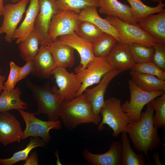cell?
<instances>
[{
  "label": "cell",
  "mask_w": 165,
  "mask_h": 165,
  "mask_svg": "<svg viewBox=\"0 0 165 165\" xmlns=\"http://www.w3.org/2000/svg\"><path fill=\"white\" fill-rule=\"evenodd\" d=\"M29 0H20L13 4L4 6L3 22L0 27V34L5 33L6 41L11 43L18 23L26 11Z\"/></svg>",
  "instance_id": "obj_10"
},
{
  "label": "cell",
  "mask_w": 165,
  "mask_h": 165,
  "mask_svg": "<svg viewBox=\"0 0 165 165\" xmlns=\"http://www.w3.org/2000/svg\"><path fill=\"white\" fill-rule=\"evenodd\" d=\"M128 45L131 54L136 64L152 62L154 50L153 47L136 42L130 43Z\"/></svg>",
  "instance_id": "obj_30"
},
{
  "label": "cell",
  "mask_w": 165,
  "mask_h": 165,
  "mask_svg": "<svg viewBox=\"0 0 165 165\" xmlns=\"http://www.w3.org/2000/svg\"><path fill=\"white\" fill-rule=\"evenodd\" d=\"M114 69L123 72L131 70L136 64L128 44L118 41L106 57Z\"/></svg>",
  "instance_id": "obj_17"
},
{
  "label": "cell",
  "mask_w": 165,
  "mask_h": 165,
  "mask_svg": "<svg viewBox=\"0 0 165 165\" xmlns=\"http://www.w3.org/2000/svg\"><path fill=\"white\" fill-rule=\"evenodd\" d=\"M34 62L33 60L26 62L25 64L21 67L17 82L25 78L30 73H31L33 69Z\"/></svg>",
  "instance_id": "obj_38"
},
{
  "label": "cell",
  "mask_w": 165,
  "mask_h": 165,
  "mask_svg": "<svg viewBox=\"0 0 165 165\" xmlns=\"http://www.w3.org/2000/svg\"><path fill=\"white\" fill-rule=\"evenodd\" d=\"M46 145L41 138L31 137L29 142L24 149L15 152L10 158H0V165H13L19 161L26 160L29 156L30 152L34 148L44 147Z\"/></svg>",
  "instance_id": "obj_29"
},
{
  "label": "cell",
  "mask_w": 165,
  "mask_h": 165,
  "mask_svg": "<svg viewBox=\"0 0 165 165\" xmlns=\"http://www.w3.org/2000/svg\"><path fill=\"white\" fill-rule=\"evenodd\" d=\"M154 110L152 104L149 102L146 111L141 112L140 121L130 122L126 127V132L129 135L134 148L140 152H143L150 163L148 151L158 148L162 144L158 129L153 123Z\"/></svg>",
  "instance_id": "obj_1"
},
{
  "label": "cell",
  "mask_w": 165,
  "mask_h": 165,
  "mask_svg": "<svg viewBox=\"0 0 165 165\" xmlns=\"http://www.w3.org/2000/svg\"><path fill=\"white\" fill-rule=\"evenodd\" d=\"M59 10H71L79 14L90 6L99 7L98 0H54Z\"/></svg>",
  "instance_id": "obj_33"
},
{
  "label": "cell",
  "mask_w": 165,
  "mask_h": 165,
  "mask_svg": "<svg viewBox=\"0 0 165 165\" xmlns=\"http://www.w3.org/2000/svg\"><path fill=\"white\" fill-rule=\"evenodd\" d=\"M121 146L120 141H113L105 153L94 154L85 148L82 154L85 160L92 165H121Z\"/></svg>",
  "instance_id": "obj_16"
},
{
  "label": "cell",
  "mask_w": 165,
  "mask_h": 165,
  "mask_svg": "<svg viewBox=\"0 0 165 165\" xmlns=\"http://www.w3.org/2000/svg\"><path fill=\"white\" fill-rule=\"evenodd\" d=\"M153 47L152 62L165 71V43L156 42Z\"/></svg>",
  "instance_id": "obj_36"
},
{
  "label": "cell",
  "mask_w": 165,
  "mask_h": 165,
  "mask_svg": "<svg viewBox=\"0 0 165 165\" xmlns=\"http://www.w3.org/2000/svg\"><path fill=\"white\" fill-rule=\"evenodd\" d=\"M9 73L6 82L4 85V89L12 90L16 84L20 67H19L13 61L9 64Z\"/></svg>",
  "instance_id": "obj_37"
},
{
  "label": "cell",
  "mask_w": 165,
  "mask_h": 165,
  "mask_svg": "<svg viewBox=\"0 0 165 165\" xmlns=\"http://www.w3.org/2000/svg\"><path fill=\"white\" fill-rule=\"evenodd\" d=\"M130 70L134 72L152 75L160 79L165 80V71L160 68L153 62L136 64Z\"/></svg>",
  "instance_id": "obj_35"
},
{
  "label": "cell",
  "mask_w": 165,
  "mask_h": 165,
  "mask_svg": "<svg viewBox=\"0 0 165 165\" xmlns=\"http://www.w3.org/2000/svg\"><path fill=\"white\" fill-rule=\"evenodd\" d=\"M149 0L153 2H157L160 3V2H162L164 0Z\"/></svg>",
  "instance_id": "obj_43"
},
{
  "label": "cell",
  "mask_w": 165,
  "mask_h": 165,
  "mask_svg": "<svg viewBox=\"0 0 165 165\" xmlns=\"http://www.w3.org/2000/svg\"><path fill=\"white\" fill-rule=\"evenodd\" d=\"M127 0L130 5L132 17L137 24L150 15L165 11V4L162 2L152 7L145 5L141 0Z\"/></svg>",
  "instance_id": "obj_27"
},
{
  "label": "cell",
  "mask_w": 165,
  "mask_h": 165,
  "mask_svg": "<svg viewBox=\"0 0 165 165\" xmlns=\"http://www.w3.org/2000/svg\"><path fill=\"white\" fill-rule=\"evenodd\" d=\"M24 165H38V155L36 152H32L28 156L24 164Z\"/></svg>",
  "instance_id": "obj_39"
},
{
  "label": "cell",
  "mask_w": 165,
  "mask_h": 165,
  "mask_svg": "<svg viewBox=\"0 0 165 165\" xmlns=\"http://www.w3.org/2000/svg\"><path fill=\"white\" fill-rule=\"evenodd\" d=\"M59 117L69 131L82 124L91 123L97 125L101 119L100 115L93 113L91 104L85 93L70 101H63L60 108Z\"/></svg>",
  "instance_id": "obj_2"
},
{
  "label": "cell",
  "mask_w": 165,
  "mask_h": 165,
  "mask_svg": "<svg viewBox=\"0 0 165 165\" xmlns=\"http://www.w3.org/2000/svg\"><path fill=\"white\" fill-rule=\"evenodd\" d=\"M33 61V69L31 73L36 77L48 79L52 75L53 70L57 67L54 59L47 45H40Z\"/></svg>",
  "instance_id": "obj_18"
},
{
  "label": "cell",
  "mask_w": 165,
  "mask_h": 165,
  "mask_svg": "<svg viewBox=\"0 0 165 165\" xmlns=\"http://www.w3.org/2000/svg\"><path fill=\"white\" fill-rule=\"evenodd\" d=\"M114 69L108 62L106 57H95L85 69L76 74L81 86L75 95H81L88 87L98 83L107 72Z\"/></svg>",
  "instance_id": "obj_9"
},
{
  "label": "cell",
  "mask_w": 165,
  "mask_h": 165,
  "mask_svg": "<svg viewBox=\"0 0 165 165\" xmlns=\"http://www.w3.org/2000/svg\"><path fill=\"white\" fill-rule=\"evenodd\" d=\"M40 43L39 37L35 29L19 43L20 56L24 61L34 60L39 50Z\"/></svg>",
  "instance_id": "obj_28"
},
{
  "label": "cell",
  "mask_w": 165,
  "mask_h": 165,
  "mask_svg": "<svg viewBox=\"0 0 165 165\" xmlns=\"http://www.w3.org/2000/svg\"><path fill=\"white\" fill-rule=\"evenodd\" d=\"M104 32L93 23L85 21H81L76 33L86 42L93 44Z\"/></svg>",
  "instance_id": "obj_31"
},
{
  "label": "cell",
  "mask_w": 165,
  "mask_h": 165,
  "mask_svg": "<svg viewBox=\"0 0 165 165\" xmlns=\"http://www.w3.org/2000/svg\"><path fill=\"white\" fill-rule=\"evenodd\" d=\"M56 40L70 46L79 53L81 58L80 63L75 68V71L76 73L86 68L95 57L92 50V44L82 38L75 32L60 36Z\"/></svg>",
  "instance_id": "obj_13"
},
{
  "label": "cell",
  "mask_w": 165,
  "mask_h": 165,
  "mask_svg": "<svg viewBox=\"0 0 165 165\" xmlns=\"http://www.w3.org/2000/svg\"><path fill=\"white\" fill-rule=\"evenodd\" d=\"M1 68L0 67V94L2 93V90H4L3 82L6 79V77L5 76L1 75Z\"/></svg>",
  "instance_id": "obj_41"
},
{
  "label": "cell",
  "mask_w": 165,
  "mask_h": 165,
  "mask_svg": "<svg viewBox=\"0 0 165 165\" xmlns=\"http://www.w3.org/2000/svg\"><path fill=\"white\" fill-rule=\"evenodd\" d=\"M130 94V101L127 100L121 105L123 111L127 113L131 122L140 120L141 114L144 107L155 98L160 96L165 90L148 92L139 88L132 79L128 82Z\"/></svg>",
  "instance_id": "obj_5"
},
{
  "label": "cell",
  "mask_w": 165,
  "mask_h": 165,
  "mask_svg": "<svg viewBox=\"0 0 165 165\" xmlns=\"http://www.w3.org/2000/svg\"><path fill=\"white\" fill-rule=\"evenodd\" d=\"M98 2L100 13L118 17L130 24H138L132 17L129 6L118 0H98Z\"/></svg>",
  "instance_id": "obj_20"
},
{
  "label": "cell",
  "mask_w": 165,
  "mask_h": 165,
  "mask_svg": "<svg viewBox=\"0 0 165 165\" xmlns=\"http://www.w3.org/2000/svg\"><path fill=\"white\" fill-rule=\"evenodd\" d=\"M152 157L156 165H162L160 160V154L158 151L155 152L152 155Z\"/></svg>",
  "instance_id": "obj_40"
},
{
  "label": "cell",
  "mask_w": 165,
  "mask_h": 165,
  "mask_svg": "<svg viewBox=\"0 0 165 165\" xmlns=\"http://www.w3.org/2000/svg\"><path fill=\"white\" fill-rule=\"evenodd\" d=\"M121 105L120 100L115 97L104 101L100 111L102 119L98 126L99 131L103 130L104 125L106 124L112 129L114 137H117L121 133L126 132V126L130 121Z\"/></svg>",
  "instance_id": "obj_4"
},
{
  "label": "cell",
  "mask_w": 165,
  "mask_h": 165,
  "mask_svg": "<svg viewBox=\"0 0 165 165\" xmlns=\"http://www.w3.org/2000/svg\"><path fill=\"white\" fill-rule=\"evenodd\" d=\"M11 0L12 2L13 3H16L19 2L20 0Z\"/></svg>",
  "instance_id": "obj_44"
},
{
  "label": "cell",
  "mask_w": 165,
  "mask_h": 165,
  "mask_svg": "<svg viewBox=\"0 0 165 165\" xmlns=\"http://www.w3.org/2000/svg\"><path fill=\"white\" fill-rule=\"evenodd\" d=\"M121 140V165H145V160L143 153L137 154L134 151L126 132L122 133Z\"/></svg>",
  "instance_id": "obj_26"
},
{
  "label": "cell",
  "mask_w": 165,
  "mask_h": 165,
  "mask_svg": "<svg viewBox=\"0 0 165 165\" xmlns=\"http://www.w3.org/2000/svg\"><path fill=\"white\" fill-rule=\"evenodd\" d=\"M160 96L150 101L156 111V114L153 116V123L156 127L158 129L162 128L165 130V93Z\"/></svg>",
  "instance_id": "obj_34"
},
{
  "label": "cell",
  "mask_w": 165,
  "mask_h": 165,
  "mask_svg": "<svg viewBox=\"0 0 165 165\" xmlns=\"http://www.w3.org/2000/svg\"><path fill=\"white\" fill-rule=\"evenodd\" d=\"M18 111L26 124V128L23 131L22 140L29 137H39L42 138L47 144L51 139L49 133L50 130L62 128V124L59 120L43 121L35 116V113L28 112L22 109H19Z\"/></svg>",
  "instance_id": "obj_6"
},
{
  "label": "cell",
  "mask_w": 165,
  "mask_h": 165,
  "mask_svg": "<svg viewBox=\"0 0 165 165\" xmlns=\"http://www.w3.org/2000/svg\"><path fill=\"white\" fill-rule=\"evenodd\" d=\"M21 94V91L19 87L12 90L4 89L0 95V112L28 108V105L20 98Z\"/></svg>",
  "instance_id": "obj_24"
},
{
  "label": "cell",
  "mask_w": 165,
  "mask_h": 165,
  "mask_svg": "<svg viewBox=\"0 0 165 165\" xmlns=\"http://www.w3.org/2000/svg\"><path fill=\"white\" fill-rule=\"evenodd\" d=\"M40 9L36 18L35 30L38 35L40 45L50 42L48 35L50 25L54 14L58 10L54 0H39Z\"/></svg>",
  "instance_id": "obj_12"
},
{
  "label": "cell",
  "mask_w": 165,
  "mask_h": 165,
  "mask_svg": "<svg viewBox=\"0 0 165 165\" xmlns=\"http://www.w3.org/2000/svg\"><path fill=\"white\" fill-rule=\"evenodd\" d=\"M26 85L31 91L32 96L37 104L35 115L45 114L49 120H59L60 108L64 100L60 94L53 91L50 82L40 86L27 79Z\"/></svg>",
  "instance_id": "obj_3"
},
{
  "label": "cell",
  "mask_w": 165,
  "mask_h": 165,
  "mask_svg": "<svg viewBox=\"0 0 165 165\" xmlns=\"http://www.w3.org/2000/svg\"><path fill=\"white\" fill-rule=\"evenodd\" d=\"M118 41L112 35L104 32L97 41L92 44V50L94 56L97 58L106 57Z\"/></svg>",
  "instance_id": "obj_32"
},
{
  "label": "cell",
  "mask_w": 165,
  "mask_h": 165,
  "mask_svg": "<svg viewBox=\"0 0 165 165\" xmlns=\"http://www.w3.org/2000/svg\"><path fill=\"white\" fill-rule=\"evenodd\" d=\"M138 24L156 42L165 43V11L150 15Z\"/></svg>",
  "instance_id": "obj_19"
},
{
  "label": "cell",
  "mask_w": 165,
  "mask_h": 165,
  "mask_svg": "<svg viewBox=\"0 0 165 165\" xmlns=\"http://www.w3.org/2000/svg\"><path fill=\"white\" fill-rule=\"evenodd\" d=\"M97 8L95 6H90L82 9L78 14L80 21L93 23L103 32L111 35L118 42H122V38L117 30L105 19L100 16L98 13Z\"/></svg>",
  "instance_id": "obj_21"
},
{
  "label": "cell",
  "mask_w": 165,
  "mask_h": 165,
  "mask_svg": "<svg viewBox=\"0 0 165 165\" xmlns=\"http://www.w3.org/2000/svg\"><path fill=\"white\" fill-rule=\"evenodd\" d=\"M80 22L78 13L58 9L53 16L48 30L50 41L53 42L60 36L76 32Z\"/></svg>",
  "instance_id": "obj_8"
},
{
  "label": "cell",
  "mask_w": 165,
  "mask_h": 165,
  "mask_svg": "<svg viewBox=\"0 0 165 165\" xmlns=\"http://www.w3.org/2000/svg\"><path fill=\"white\" fill-rule=\"evenodd\" d=\"M105 19L117 30L122 38V42L138 43L153 47L156 43L153 37L138 24H130L111 16H107Z\"/></svg>",
  "instance_id": "obj_7"
},
{
  "label": "cell",
  "mask_w": 165,
  "mask_h": 165,
  "mask_svg": "<svg viewBox=\"0 0 165 165\" xmlns=\"http://www.w3.org/2000/svg\"><path fill=\"white\" fill-rule=\"evenodd\" d=\"M39 9V0H30L25 17L20 26L16 29L13 37V40L16 39V44H18L24 39L35 29V20Z\"/></svg>",
  "instance_id": "obj_23"
},
{
  "label": "cell",
  "mask_w": 165,
  "mask_h": 165,
  "mask_svg": "<svg viewBox=\"0 0 165 165\" xmlns=\"http://www.w3.org/2000/svg\"><path fill=\"white\" fill-rule=\"evenodd\" d=\"M52 75L59 88L57 90L54 88L53 90L60 94L64 101H70L75 97L82 85L76 74L70 73L65 68L57 67L52 71Z\"/></svg>",
  "instance_id": "obj_11"
},
{
  "label": "cell",
  "mask_w": 165,
  "mask_h": 165,
  "mask_svg": "<svg viewBox=\"0 0 165 165\" xmlns=\"http://www.w3.org/2000/svg\"><path fill=\"white\" fill-rule=\"evenodd\" d=\"M121 72L119 70L113 69L106 73L97 86L91 89L87 88L84 90L87 99L91 104L94 114L100 115L104 103L105 91L110 82Z\"/></svg>",
  "instance_id": "obj_15"
},
{
  "label": "cell",
  "mask_w": 165,
  "mask_h": 165,
  "mask_svg": "<svg viewBox=\"0 0 165 165\" xmlns=\"http://www.w3.org/2000/svg\"><path fill=\"white\" fill-rule=\"evenodd\" d=\"M23 133L20 123L14 115L8 111L0 112V142L4 146L19 142Z\"/></svg>",
  "instance_id": "obj_14"
},
{
  "label": "cell",
  "mask_w": 165,
  "mask_h": 165,
  "mask_svg": "<svg viewBox=\"0 0 165 165\" xmlns=\"http://www.w3.org/2000/svg\"><path fill=\"white\" fill-rule=\"evenodd\" d=\"M132 80L142 90L148 92L165 90V80L146 74L130 72Z\"/></svg>",
  "instance_id": "obj_25"
},
{
  "label": "cell",
  "mask_w": 165,
  "mask_h": 165,
  "mask_svg": "<svg viewBox=\"0 0 165 165\" xmlns=\"http://www.w3.org/2000/svg\"><path fill=\"white\" fill-rule=\"evenodd\" d=\"M56 62L57 67H72L75 63L74 49L55 40L47 45Z\"/></svg>",
  "instance_id": "obj_22"
},
{
  "label": "cell",
  "mask_w": 165,
  "mask_h": 165,
  "mask_svg": "<svg viewBox=\"0 0 165 165\" xmlns=\"http://www.w3.org/2000/svg\"><path fill=\"white\" fill-rule=\"evenodd\" d=\"M4 7L3 0H0V16H2Z\"/></svg>",
  "instance_id": "obj_42"
}]
</instances>
